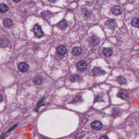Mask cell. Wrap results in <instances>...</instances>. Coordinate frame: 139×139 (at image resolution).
<instances>
[{
    "mask_svg": "<svg viewBox=\"0 0 139 139\" xmlns=\"http://www.w3.org/2000/svg\"><path fill=\"white\" fill-rule=\"evenodd\" d=\"M33 31L36 36L40 38L43 35V31L41 27L38 25H36L34 27Z\"/></svg>",
    "mask_w": 139,
    "mask_h": 139,
    "instance_id": "6da1fadb",
    "label": "cell"
},
{
    "mask_svg": "<svg viewBox=\"0 0 139 139\" xmlns=\"http://www.w3.org/2000/svg\"><path fill=\"white\" fill-rule=\"evenodd\" d=\"M91 126L93 129L95 130H100L102 127V124L100 122L98 121H94L92 122Z\"/></svg>",
    "mask_w": 139,
    "mask_h": 139,
    "instance_id": "7a4b0ae2",
    "label": "cell"
},
{
    "mask_svg": "<svg viewBox=\"0 0 139 139\" xmlns=\"http://www.w3.org/2000/svg\"><path fill=\"white\" fill-rule=\"evenodd\" d=\"M112 11L114 14L116 15H118L123 12V9L121 6L115 5L112 8Z\"/></svg>",
    "mask_w": 139,
    "mask_h": 139,
    "instance_id": "3957f363",
    "label": "cell"
},
{
    "mask_svg": "<svg viewBox=\"0 0 139 139\" xmlns=\"http://www.w3.org/2000/svg\"><path fill=\"white\" fill-rule=\"evenodd\" d=\"M18 68L20 72H25L28 70V64L26 63H20L18 66Z\"/></svg>",
    "mask_w": 139,
    "mask_h": 139,
    "instance_id": "277c9868",
    "label": "cell"
},
{
    "mask_svg": "<svg viewBox=\"0 0 139 139\" xmlns=\"http://www.w3.org/2000/svg\"><path fill=\"white\" fill-rule=\"evenodd\" d=\"M57 53L59 55L64 56L67 53V48L64 46H59L57 48Z\"/></svg>",
    "mask_w": 139,
    "mask_h": 139,
    "instance_id": "5b68a950",
    "label": "cell"
},
{
    "mask_svg": "<svg viewBox=\"0 0 139 139\" xmlns=\"http://www.w3.org/2000/svg\"><path fill=\"white\" fill-rule=\"evenodd\" d=\"M106 25L107 27L111 29H114L117 27V23L113 20H109L107 22Z\"/></svg>",
    "mask_w": 139,
    "mask_h": 139,
    "instance_id": "8992f818",
    "label": "cell"
},
{
    "mask_svg": "<svg viewBox=\"0 0 139 139\" xmlns=\"http://www.w3.org/2000/svg\"><path fill=\"white\" fill-rule=\"evenodd\" d=\"M58 26L60 29L64 30L66 28H67L68 26V24L66 20H62L58 23Z\"/></svg>",
    "mask_w": 139,
    "mask_h": 139,
    "instance_id": "52a82bcc",
    "label": "cell"
},
{
    "mask_svg": "<svg viewBox=\"0 0 139 139\" xmlns=\"http://www.w3.org/2000/svg\"><path fill=\"white\" fill-rule=\"evenodd\" d=\"M118 96L122 99H126L128 96V93L125 90H121L118 93Z\"/></svg>",
    "mask_w": 139,
    "mask_h": 139,
    "instance_id": "ba28073f",
    "label": "cell"
},
{
    "mask_svg": "<svg viewBox=\"0 0 139 139\" xmlns=\"http://www.w3.org/2000/svg\"><path fill=\"white\" fill-rule=\"evenodd\" d=\"M112 51L111 49L109 48H104L102 51V53L104 56L106 57H109L112 54Z\"/></svg>",
    "mask_w": 139,
    "mask_h": 139,
    "instance_id": "9c48e42d",
    "label": "cell"
},
{
    "mask_svg": "<svg viewBox=\"0 0 139 139\" xmlns=\"http://www.w3.org/2000/svg\"><path fill=\"white\" fill-rule=\"evenodd\" d=\"M77 67L80 70H84L87 69V64L85 62L80 61L77 64Z\"/></svg>",
    "mask_w": 139,
    "mask_h": 139,
    "instance_id": "30bf717a",
    "label": "cell"
},
{
    "mask_svg": "<svg viewBox=\"0 0 139 139\" xmlns=\"http://www.w3.org/2000/svg\"><path fill=\"white\" fill-rule=\"evenodd\" d=\"M43 81V79L42 77L40 76H38L36 77L33 79V84L35 85H40L42 83Z\"/></svg>",
    "mask_w": 139,
    "mask_h": 139,
    "instance_id": "8fae6325",
    "label": "cell"
},
{
    "mask_svg": "<svg viewBox=\"0 0 139 139\" xmlns=\"http://www.w3.org/2000/svg\"><path fill=\"white\" fill-rule=\"evenodd\" d=\"M82 52V49L79 47H76L73 48L72 53L74 56H79L81 54Z\"/></svg>",
    "mask_w": 139,
    "mask_h": 139,
    "instance_id": "7c38bea8",
    "label": "cell"
},
{
    "mask_svg": "<svg viewBox=\"0 0 139 139\" xmlns=\"http://www.w3.org/2000/svg\"><path fill=\"white\" fill-rule=\"evenodd\" d=\"M92 73L94 75H99L102 73V70L100 68L95 67L92 70Z\"/></svg>",
    "mask_w": 139,
    "mask_h": 139,
    "instance_id": "4fadbf2b",
    "label": "cell"
},
{
    "mask_svg": "<svg viewBox=\"0 0 139 139\" xmlns=\"http://www.w3.org/2000/svg\"><path fill=\"white\" fill-rule=\"evenodd\" d=\"M4 25L5 27L7 28H9L11 27L12 25V20L10 18H6L3 21Z\"/></svg>",
    "mask_w": 139,
    "mask_h": 139,
    "instance_id": "5bb4252c",
    "label": "cell"
},
{
    "mask_svg": "<svg viewBox=\"0 0 139 139\" xmlns=\"http://www.w3.org/2000/svg\"><path fill=\"white\" fill-rule=\"evenodd\" d=\"M8 7L5 4H2L0 5V12L5 13L8 10Z\"/></svg>",
    "mask_w": 139,
    "mask_h": 139,
    "instance_id": "9a60e30c",
    "label": "cell"
},
{
    "mask_svg": "<svg viewBox=\"0 0 139 139\" xmlns=\"http://www.w3.org/2000/svg\"><path fill=\"white\" fill-rule=\"evenodd\" d=\"M131 24L134 27H139V18L138 17H134L131 21Z\"/></svg>",
    "mask_w": 139,
    "mask_h": 139,
    "instance_id": "2e32d148",
    "label": "cell"
},
{
    "mask_svg": "<svg viewBox=\"0 0 139 139\" xmlns=\"http://www.w3.org/2000/svg\"><path fill=\"white\" fill-rule=\"evenodd\" d=\"M79 79H80V77L78 75L74 74L71 76L70 78V80L72 82H76V81H78Z\"/></svg>",
    "mask_w": 139,
    "mask_h": 139,
    "instance_id": "e0dca14e",
    "label": "cell"
},
{
    "mask_svg": "<svg viewBox=\"0 0 139 139\" xmlns=\"http://www.w3.org/2000/svg\"><path fill=\"white\" fill-rule=\"evenodd\" d=\"M118 81L120 84H124L126 82V80L124 77H120L118 79Z\"/></svg>",
    "mask_w": 139,
    "mask_h": 139,
    "instance_id": "ac0fdd59",
    "label": "cell"
},
{
    "mask_svg": "<svg viewBox=\"0 0 139 139\" xmlns=\"http://www.w3.org/2000/svg\"><path fill=\"white\" fill-rule=\"evenodd\" d=\"M96 40H97V38H93V42H94V43H97V42H99V41H96Z\"/></svg>",
    "mask_w": 139,
    "mask_h": 139,
    "instance_id": "d6986e66",
    "label": "cell"
},
{
    "mask_svg": "<svg viewBox=\"0 0 139 139\" xmlns=\"http://www.w3.org/2000/svg\"><path fill=\"white\" fill-rule=\"evenodd\" d=\"M99 139H108V138H107V136H102V137H100V138H99Z\"/></svg>",
    "mask_w": 139,
    "mask_h": 139,
    "instance_id": "ffe728a7",
    "label": "cell"
},
{
    "mask_svg": "<svg viewBox=\"0 0 139 139\" xmlns=\"http://www.w3.org/2000/svg\"><path fill=\"white\" fill-rule=\"evenodd\" d=\"M49 1H50V2H56V1H57L58 0H49Z\"/></svg>",
    "mask_w": 139,
    "mask_h": 139,
    "instance_id": "44dd1931",
    "label": "cell"
},
{
    "mask_svg": "<svg viewBox=\"0 0 139 139\" xmlns=\"http://www.w3.org/2000/svg\"><path fill=\"white\" fill-rule=\"evenodd\" d=\"M13 0L14 2H20L21 0Z\"/></svg>",
    "mask_w": 139,
    "mask_h": 139,
    "instance_id": "7402d4cb",
    "label": "cell"
},
{
    "mask_svg": "<svg viewBox=\"0 0 139 139\" xmlns=\"http://www.w3.org/2000/svg\"><path fill=\"white\" fill-rule=\"evenodd\" d=\"M2 97L1 95H0V103H1V102L2 101Z\"/></svg>",
    "mask_w": 139,
    "mask_h": 139,
    "instance_id": "603a6c76",
    "label": "cell"
}]
</instances>
